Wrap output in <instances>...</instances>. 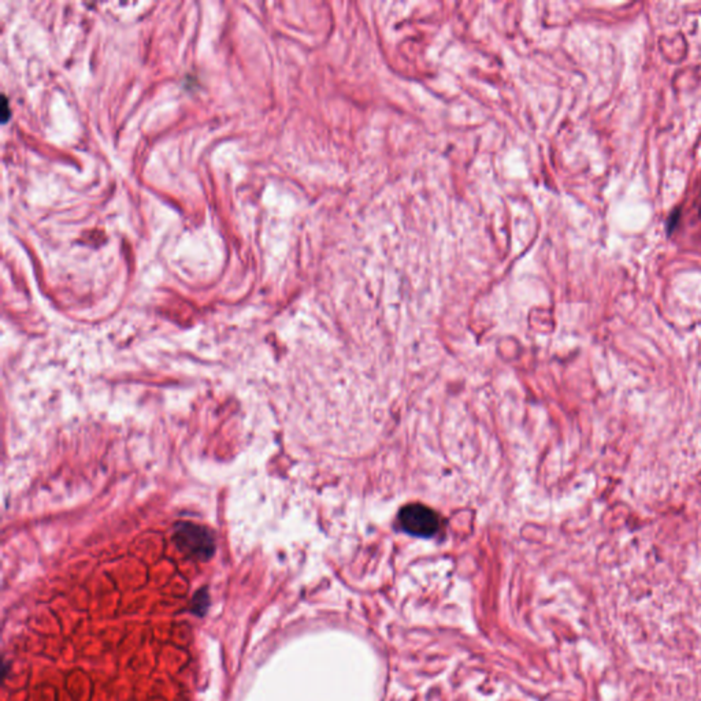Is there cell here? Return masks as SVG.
<instances>
[{
    "instance_id": "obj_3",
    "label": "cell",
    "mask_w": 701,
    "mask_h": 701,
    "mask_svg": "<svg viewBox=\"0 0 701 701\" xmlns=\"http://www.w3.org/2000/svg\"><path fill=\"white\" fill-rule=\"evenodd\" d=\"M208 593L206 592V589H202L200 592H198L195 595V598L192 600L190 603V611L199 617H203L206 614L207 608H208Z\"/></svg>"
},
{
    "instance_id": "obj_1",
    "label": "cell",
    "mask_w": 701,
    "mask_h": 701,
    "mask_svg": "<svg viewBox=\"0 0 701 701\" xmlns=\"http://www.w3.org/2000/svg\"><path fill=\"white\" fill-rule=\"evenodd\" d=\"M173 541L181 554L193 560L207 562L215 554L212 533L193 522H178L174 528Z\"/></svg>"
},
{
    "instance_id": "obj_4",
    "label": "cell",
    "mask_w": 701,
    "mask_h": 701,
    "mask_svg": "<svg viewBox=\"0 0 701 701\" xmlns=\"http://www.w3.org/2000/svg\"><path fill=\"white\" fill-rule=\"evenodd\" d=\"M680 208L677 207V208H674V210L671 211V214H670V215H668V218H667V234H668V236H671V234H673V232L676 230V227H677V225L680 224Z\"/></svg>"
},
{
    "instance_id": "obj_2",
    "label": "cell",
    "mask_w": 701,
    "mask_h": 701,
    "mask_svg": "<svg viewBox=\"0 0 701 701\" xmlns=\"http://www.w3.org/2000/svg\"><path fill=\"white\" fill-rule=\"evenodd\" d=\"M399 522L404 532L415 537H433L441 526V519L432 508L414 503L401 508Z\"/></svg>"
}]
</instances>
